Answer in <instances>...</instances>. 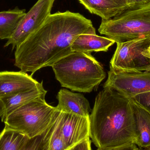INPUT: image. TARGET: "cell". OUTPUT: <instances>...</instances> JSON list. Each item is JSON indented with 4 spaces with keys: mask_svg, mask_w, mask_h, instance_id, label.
<instances>
[{
    "mask_svg": "<svg viewBox=\"0 0 150 150\" xmlns=\"http://www.w3.org/2000/svg\"><path fill=\"white\" fill-rule=\"evenodd\" d=\"M96 34L91 20L79 13L67 11L51 14L44 23L15 52L14 66L31 72L51 67L72 52L73 42L81 34Z\"/></svg>",
    "mask_w": 150,
    "mask_h": 150,
    "instance_id": "1",
    "label": "cell"
},
{
    "mask_svg": "<svg viewBox=\"0 0 150 150\" xmlns=\"http://www.w3.org/2000/svg\"><path fill=\"white\" fill-rule=\"evenodd\" d=\"M90 138L98 149L134 143V118L131 99L106 87L95 98L89 116Z\"/></svg>",
    "mask_w": 150,
    "mask_h": 150,
    "instance_id": "2",
    "label": "cell"
},
{
    "mask_svg": "<svg viewBox=\"0 0 150 150\" xmlns=\"http://www.w3.org/2000/svg\"><path fill=\"white\" fill-rule=\"evenodd\" d=\"M52 67L62 87L79 92L97 91L106 77L102 65L91 53L72 52Z\"/></svg>",
    "mask_w": 150,
    "mask_h": 150,
    "instance_id": "3",
    "label": "cell"
},
{
    "mask_svg": "<svg viewBox=\"0 0 150 150\" xmlns=\"http://www.w3.org/2000/svg\"><path fill=\"white\" fill-rule=\"evenodd\" d=\"M98 31L116 43L150 36V2L128 8L111 19L101 20Z\"/></svg>",
    "mask_w": 150,
    "mask_h": 150,
    "instance_id": "4",
    "label": "cell"
},
{
    "mask_svg": "<svg viewBox=\"0 0 150 150\" xmlns=\"http://www.w3.org/2000/svg\"><path fill=\"white\" fill-rule=\"evenodd\" d=\"M56 108L45 98L28 102L11 113L4 121V127L32 138L43 134L52 123Z\"/></svg>",
    "mask_w": 150,
    "mask_h": 150,
    "instance_id": "5",
    "label": "cell"
},
{
    "mask_svg": "<svg viewBox=\"0 0 150 150\" xmlns=\"http://www.w3.org/2000/svg\"><path fill=\"white\" fill-rule=\"evenodd\" d=\"M116 44L110 68L125 72L150 71V59L144 52L150 47V36Z\"/></svg>",
    "mask_w": 150,
    "mask_h": 150,
    "instance_id": "6",
    "label": "cell"
},
{
    "mask_svg": "<svg viewBox=\"0 0 150 150\" xmlns=\"http://www.w3.org/2000/svg\"><path fill=\"white\" fill-rule=\"evenodd\" d=\"M103 88H112L128 98L150 92V70L118 71L110 68Z\"/></svg>",
    "mask_w": 150,
    "mask_h": 150,
    "instance_id": "7",
    "label": "cell"
},
{
    "mask_svg": "<svg viewBox=\"0 0 150 150\" xmlns=\"http://www.w3.org/2000/svg\"><path fill=\"white\" fill-rule=\"evenodd\" d=\"M55 0H38L25 13L4 47L12 45V50L21 45L44 23L51 11Z\"/></svg>",
    "mask_w": 150,
    "mask_h": 150,
    "instance_id": "8",
    "label": "cell"
},
{
    "mask_svg": "<svg viewBox=\"0 0 150 150\" xmlns=\"http://www.w3.org/2000/svg\"><path fill=\"white\" fill-rule=\"evenodd\" d=\"M57 110V123L69 149L86 138L90 137L89 117Z\"/></svg>",
    "mask_w": 150,
    "mask_h": 150,
    "instance_id": "9",
    "label": "cell"
},
{
    "mask_svg": "<svg viewBox=\"0 0 150 150\" xmlns=\"http://www.w3.org/2000/svg\"><path fill=\"white\" fill-rule=\"evenodd\" d=\"M39 83L26 73L15 71L0 72V98L26 91L40 86Z\"/></svg>",
    "mask_w": 150,
    "mask_h": 150,
    "instance_id": "10",
    "label": "cell"
},
{
    "mask_svg": "<svg viewBox=\"0 0 150 150\" xmlns=\"http://www.w3.org/2000/svg\"><path fill=\"white\" fill-rule=\"evenodd\" d=\"M47 91L40 86L31 90L0 98V118L4 122L8 116L28 102L40 98H45Z\"/></svg>",
    "mask_w": 150,
    "mask_h": 150,
    "instance_id": "11",
    "label": "cell"
},
{
    "mask_svg": "<svg viewBox=\"0 0 150 150\" xmlns=\"http://www.w3.org/2000/svg\"><path fill=\"white\" fill-rule=\"evenodd\" d=\"M56 109L61 112L89 117L91 112L90 103L81 93H75L67 89H61L57 94Z\"/></svg>",
    "mask_w": 150,
    "mask_h": 150,
    "instance_id": "12",
    "label": "cell"
},
{
    "mask_svg": "<svg viewBox=\"0 0 150 150\" xmlns=\"http://www.w3.org/2000/svg\"><path fill=\"white\" fill-rule=\"evenodd\" d=\"M134 118V143L141 148L150 146V111L131 99Z\"/></svg>",
    "mask_w": 150,
    "mask_h": 150,
    "instance_id": "13",
    "label": "cell"
},
{
    "mask_svg": "<svg viewBox=\"0 0 150 150\" xmlns=\"http://www.w3.org/2000/svg\"><path fill=\"white\" fill-rule=\"evenodd\" d=\"M91 14L108 20L129 8L126 0H78Z\"/></svg>",
    "mask_w": 150,
    "mask_h": 150,
    "instance_id": "14",
    "label": "cell"
},
{
    "mask_svg": "<svg viewBox=\"0 0 150 150\" xmlns=\"http://www.w3.org/2000/svg\"><path fill=\"white\" fill-rule=\"evenodd\" d=\"M115 43L114 40L96 34L83 33L79 35L71 46L72 52L91 53L92 52H107Z\"/></svg>",
    "mask_w": 150,
    "mask_h": 150,
    "instance_id": "15",
    "label": "cell"
},
{
    "mask_svg": "<svg viewBox=\"0 0 150 150\" xmlns=\"http://www.w3.org/2000/svg\"><path fill=\"white\" fill-rule=\"evenodd\" d=\"M25 13V9L18 6L0 11V39L8 40L11 38Z\"/></svg>",
    "mask_w": 150,
    "mask_h": 150,
    "instance_id": "16",
    "label": "cell"
},
{
    "mask_svg": "<svg viewBox=\"0 0 150 150\" xmlns=\"http://www.w3.org/2000/svg\"><path fill=\"white\" fill-rule=\"evenodd\" d=\"M29 138L4 127L0 133V150H20Z\"/></svg>",
    "mask_w": 150,
    "mask_h": 150,
    "instance_id": "17",
    "label": "cell"
},
{
    "mask_svg": "<svg viewBox=\"0 0 150 150\" xmlns=\"http://www.w3.org/2000/svg\"><path fill=\"white\" fill-rule=\"evenodd\" d=\"M54 119L55 116L52 123L43 134L29 138L20 150H48L50 137L54 127Z\"/></svg>",
    "mask_w": 150,
    "mask_h": 150,
    "instance_id": "18",
    "label": "cell"
},
{
    "mask_svg": "<svg viewBox=\"0 0 150 150\" xmlns=\"http://www.w3.org/2000/svg\"><path fill=\"white\" fill-rule=\"evenodd\" d=\"M56 110L53 130L50 137L48 150H69L56 120Z\"/></svg>",
    "mask_w": 150,
    "mask_h": 150,
    "instance_id": "19",
    "label": "cell"
},
{
    "mask_svg": "<svg viewBox=\"0 0 150 150\" xmlns=\"http://www.w3.org/2000/svg\"><path fill=\"white\" fill-rule=\"evenodd\" d=\"M133 99L150 111V92L138 94Z\"/></svg>",
    "mask_w": 150,
    "mask_h": 150,
    "instance_id": "20",
    "label": "cell"
},
{
    "mask_svg": "<svg viewBox=\"0 0 150 150\" xmlns=\"http://www.w3.org/2000/svg\"><path fill=\"white\" fill-rule=\"evenodd\" d=\"M90 137L86 138L79 143L73 146L69 150H92Z\"/></svg>",
    "mask_w": 150,
    "mask_h": 150,
    "instance_id": "21",
    "label": "cell"
},
{
    "mask_svg": "<svg viewBox=\"0 0 150 150\" xmlns=\"http://www.w3.org/2000/svg\"><path fill=\"white\" fill-rule=\"evenodd\" d=\"M97 150H140L134 143L129 144L122 146L114 148H106V149H98Z\"/></svg>",
    "mask_w": 150,
    "mask_h": 150,
    "instance_id": "22",
    "label": "cell"
},
{
    "mask_svg": "<svg viewBox=\"0 0 150 150\" xmlns=\"http://www.w3.org/2000/svg\"><path fill=\"white\" fill-rule=\"evenodd\" d=\"M129 8L139 6L150 2V0H126Z\"/></svg>",
    "mask_w": 150,
    "mask_h": 150,
    "instance_id": "23",
    "label": "cell"
},
{
    "mask_svg": "<svg viewBox=\"0 0 150 150\" xmlns=\"http://www.w3.org/2000/svg\"><path fill=\"white\" fill-rule=\"evenodd\" d=\"M144 55L150 59V47L145 52H144Z\"/></svg>",
    "mask_w": 150,
    "mask_h": 150,
    "instance_id": "24",
    "label": "cell"
},
{
    "mask_svg": "<svg viewBox=\"0 0 150 150\" xmlns=\"http://www.w3.org/2000/svg\"><path fill=\"white\" fill-rule=\"evenodd\" d=\"M143 150H150V146L147 147V148H144Z\"/></svg>",
    "mask_w": 150,
    "mask_h": 150,
    "instance_id": "25",
    "label": "cell"
}]
</instances>
